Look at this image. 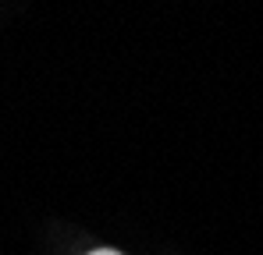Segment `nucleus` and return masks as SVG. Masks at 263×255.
Instances as JSON below:
<instances>
[{"instance_id":"f257e3e1","label":"nucleus","mask_w":263,"mask_h":255,"mask_svg":"<svg viewBox=\"0 0 263 255\" xmlns=\"http://www.w3.org/2000/svg\"><path fill=\"white\" fill-rule=\"evenodd\" d=\"M89 255H121V252H114V248H96V252H89Z\"/></svg>"}]
</instances>
